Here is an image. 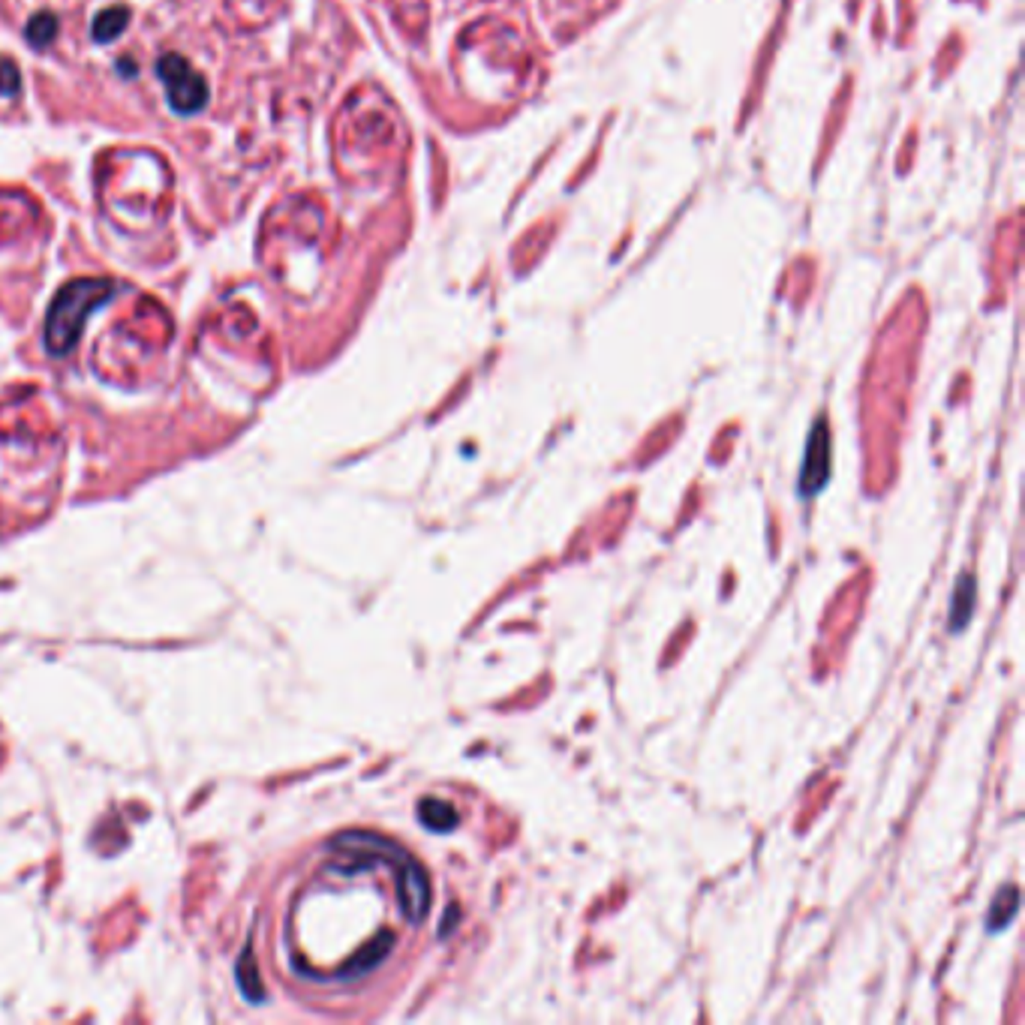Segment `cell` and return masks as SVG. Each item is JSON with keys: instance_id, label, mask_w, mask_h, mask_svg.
I'll use <instances>...</instances> for the list:
<instances>
[{"instance_id": "2", "label": "cell", "mask_w": 1025, "mask_h": 1025, "mask_svg": "<svg viewBox=\"0 0 1025 1025\" xmlns=\"http://www.w3.org/2000/svg\"><path fill=\"white\" fill-rule=\"evenodd\" d=\"M157 79L163 81L165 97L178 115H195L208 102V81L186 64V58L174 55V51L157 60Z\"/></svg>"}, {"instance_id": "4", "label": "cell", "mask_w": 1025, "mask_h": 1025, "mask_svg": "<svg viewBox=\"0 0 1025 1025\" xmlns=\"http://www.w3.org/2000/svg\"><path fill=\"white\" fill-rule=\"evenodd\" d=\"M830 479V439H827L824 421H818L809 445H806V460L800 470V496H815Z\"/></svg>"}, {"instance_id": "12", "label": "cell", "mask_w": 1025, "mask_h": 1025, "mask_svg": "<svg viewBox=\"0 0 1025 1025\" xmlns=\"http://www.w3.org/2000/svg\"><path fill=\"white\" fill-rule=\"evenodd\" d=\"M118 69H121V72H132L136 67H132V64H118Z\"/></svg>"}, {"instance_id": "6", "label": "cell", "mask_w": 1025, "mask_h": 1025, "mask_svg": "<svg viewBox=\"0 0 1025 1025\" xmlns=\"http://www.w3.org/2000/svg\"><path fill=\"white\" fill-rule=\"evenodd\" d=\"M127 25H130V9L127 6H109L93 18L90 34L97 43H111V39H118L123 34V27Z\"/></svg>"}, {"instance_id": "1", "label": "cell", "mask_w": 1025, "mask_h": 1025, "mask_svg": "<svg viewBox=\"0 0 1025 1025\" xmlns=\"http://www.w3.org/2000/svg\"><path fill=\"white\" fill-rule=\"evenodd\" d=\"M111 295L109 280H76L67 283L51 301L48 319H46V346L51 355H67V352L79 343L81 328H85L88 316L100 304H106Z\"/></svg>"}, {"instance_id": "9", "label": "cell", "mask_w": 1025, "mask_h": 1025, "mask_svg": "<svg viewBox=\"0 0 1025 1025\" xmlns=\"http://www.w3.org/2000/svg\"><path fill=\"white\" fill-rule=\"evenodd\" d=\"M1017 903H1020L1017 887H1004L996 896V903H992V911H989V929L992 932H999V929H1004L1010 924L1013 914H1017Z\"/></svg>"}, {"instance_id": "11", "label": "cell", "mask_w": 1025, "mask_h": 1025, "mask_svg": "<svg viewBox=\"0 0 1025 1025\" xmlns=\"http://www.w3.org/2000/svg\"><path fill=\"white\" fill-rule=\"evenodd\" d=\"M0 90L4 93L18 90V67L9 58H0Z\"/></svg>"}, {"instance_id": "10", "label": "cell", "mask_w": 1025, "mask_h": 1025, "mask_svg": "<svg viewBox=\"0 0 1025 1025\" xmlns=\"http://www.w3.org/2000/svg\"><path fill=\"white\" fill-rule=\"evenodd\" d=\"M238 980H241V989L247 999H253V1001L262 999V987H259V980H256V962L250 956V950H244L241 962H238Z\"/></svg>"}, {"instance_id": "8", "label": "cell", "mask_w": 1025, "mask_h": 1025, "mask_svg": "<svg viewBox=\"0 0 1025 1025\" xmlns=\"http://www.w3.org/2000/svg\"><path fill=\"white\" fill-rule=\"evenodd\" d=\"M58 37V18L51 13H37L25 27V39L34 48H46Z\"/></svg>"}, {"instance_id": "5", "label": "cell", "mask_w": 1025, "mask_h": 1025, "mask_svg": "<svg viewBox=\"0 0 1025 1025\" xmlns=\"http://www.w3.org/2000/svg\"><path fill=\"white\" fill-rule=\"evenodd\" d=\"M418 818H421V824L428 827V830H433V833H449V830H454V827L460 824L458 812H454L449 803L437 800V797H428V800H421Z\"/></svg>"}, {"instance_id": "7", "label": "cell", "mask_w": 1025, "mask_h": 1025, "mask_svg": "<svg viewBox=\"0 0 1025 1025\" xmlns=\"http://www.w3.org/2000/svg\"><path fill=\"white\" fill-rule=\"evenodd\" d=\"M975 593H977L975 577L962 575L954 593V605H950V629L959 631L968 626V617H971V610H975Z\"/></svg>"}, {"instance_id": "3", "label": "cell", "mask_w": 1025, "mask_h": 1025, "mask_svg": "<svg viewBox=\"0 0 1025 1025\" xmlns=\"http://www.w3.org/2000/svg\"><path fill=\"white\" fill-rule=\"evenodd\" d=\"M397 893H400V908L409 924L424 920L428 905H430V887H428L424 869L412 861V857H403L397 863Z\"/></svg>"}]
</instances>
